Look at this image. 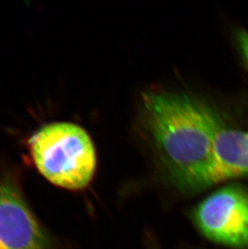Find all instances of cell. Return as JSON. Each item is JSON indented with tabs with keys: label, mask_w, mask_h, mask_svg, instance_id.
I'll return each mask as SVG.
<instances>
[{
	"label": "cell",
	"mask_w": 248,
	"mask_h": 249,
	"mask_svg": "<svg viewBox=\"0 0 248 249\" xmlns=\"http://www.w3.org/2000/svg\"><path fill=\"white\" fill-rule=\"evenodd\" d=\"M28 149L36 169L55 186L75 191L91 181L96 153L89 134L78 125H45L29 139Z\"/></svg>",
	"instance_id": "obj_2"
},
{
	"label": "cell",
	"mask_w": 248,
	"mask_h": 249,
	"mask_svg": "<svg viewBox=\"0 0 248 249\" xmlns=\"http://www.w3.org/2000/svg\"><path fill=\"white\" fill-rule=\"evenodd\" d=\"M148 129L174 185L197 191L213 185L212 155L218 115L186 94L149 92L143 97Z\"/></svg>",
	"instance_id": "obj_1"
},
{
	"label": "cell",
	"mask_w": 248,
	"mask_h": 249,
	"mask_svg": "<svg viewBox=\"0 0 248 249\" xmlns=\"http://www.w3.org/2000/svg\"><path fill=\"white\" fill-rule=\"evenodd\" d=\"M194 219L210 240L248 249V189L234 184L218 190L197 206Z\"/></svg>",
	"instance_id": "obj_3"
},
{
	"label": "cell",
	"mask_w": 248,
	"mask_h": 249,
	"mask_svg": "<svg viewBox=\"0 0 248 249\" xmlns=\"http://www.w3.org/2000/svg\"><path fill=\"white\" fill-rule=\"evenodd\" d=\"M49 240L14 181L0 180V249H48Z\"/></svg>",
	"instance_id": "obj_4"
},
{
	"label": "cell",
	"mask_w": 248,
	"mask_h": 249,
	"mask_svg": "<svg viewBox=\"0 0 248 249\" xmlns=\"http://www.w3.org/2000/svg\"><path fill=\"white\" fill-rule=\"evenodd\" d=\"M213 184L248 175L247 132L227 127L218 115L212 155Z\"/></svg>",
	"instance_id": "obj_5"
},
{
	"label": "cell",
	"mask_w": 248,
	"mask_h": 249,
	"mask_svg": "<svg viewBox=\"0 0 248 249\" xmlns=\"http://www.w3.org/2000/svg\"><path fill=\"white\" fill-rule=\"evenodd\" d=\"M247 133H248V132H247Z\"/></svg>",
	"instance_id": "obj_7"
},
{
	"label": "cell",
	"mask_w": 248,
	"mask_h": 249,
	"mask_svg": "<svg viewBox=\"0 0 248 249\" xmlns=\"http://www.w3.org/2000/svg\"><path fill=\"white\" fill-rule=\"evenodd\" d=\"M237 40L239 42V47L241 50L242 54L244 56L248 66V31H239L237 33Z\"/></svg>",
	"instance_id": "obj_6"
}]
</instances>
